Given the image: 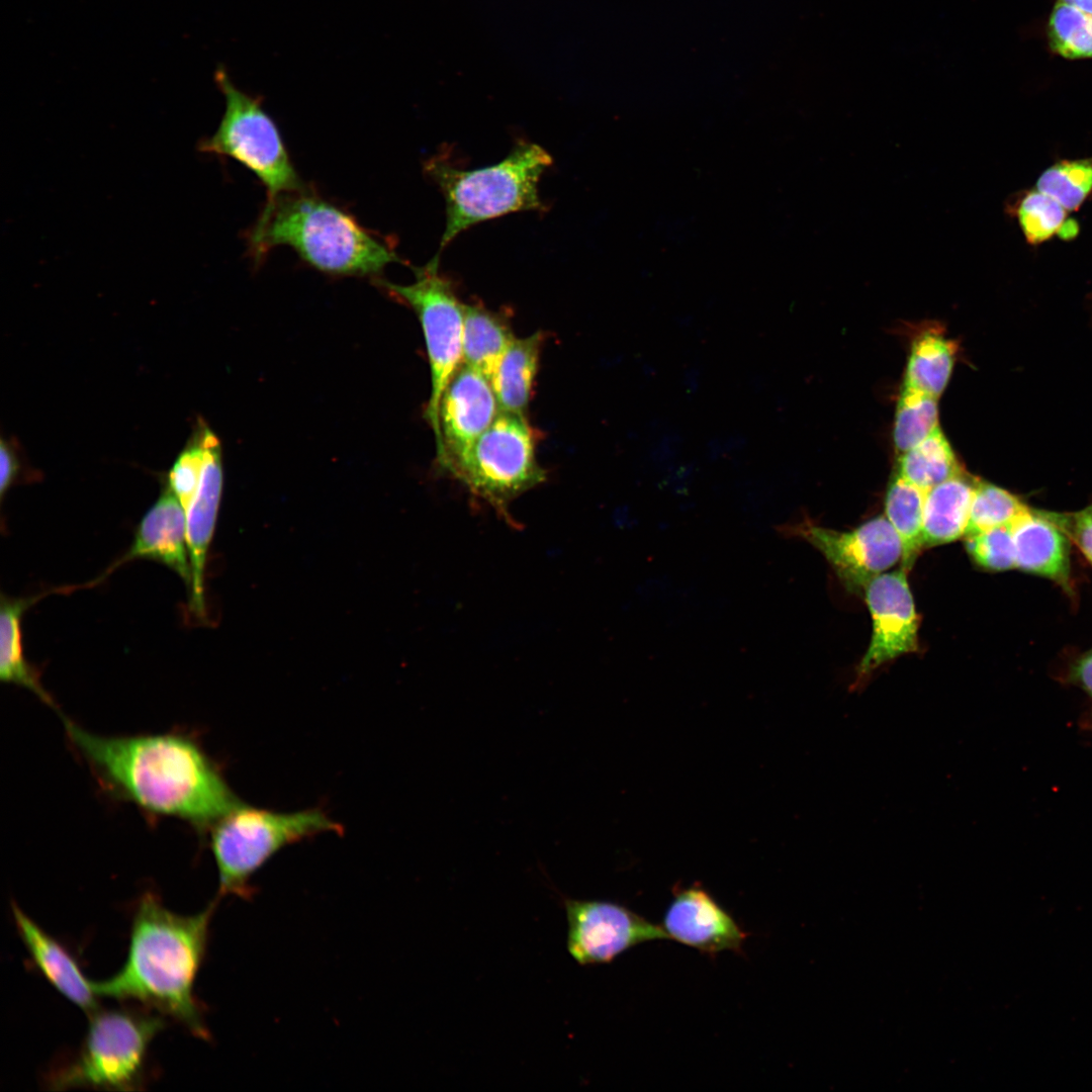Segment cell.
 <instances>
[{
    "mask_svg": "<svg viewBox=\"0 0 1092 1092\" xmlns=\"http://www.w3.org/2000/svg\"><path fill=\"white\" fill-rule=\"evenodd\" d=\"M203 464L204 448L199 424L194 436L178 455L167 477V487L185 512L197 491Z\"/></svg>",
    "mask_w": 1092,
    "mask_h": 1092,
    "instance_id": "32",
    "label": "cell"
},
{
    "mask_svg": "<svg viewBox=\"0 0 1092 1092\" xmlns=\"http://www.w3.org/2000/svg\"><path fill=\"white\" fill-rule=\"evenodd\" d=\"M23 459L18 452V446L11 440L1 439L0 444V496L1 502L6 491L22 478L24 472Z\"/></svg>",
    "mask_w": 1092,
    "mask_h": 1092,
    "instance_id": "34",
    "label": "cell"
},
{
    "mask_svg": "<svg viewBox=\"0 0 1092 1092\" xmlns=\"http://www.w3.org/2000/svg\"><path fill=\"white\" fill-rule=\"evenodd\" d=\"M133 558L153 559L167 565L179 574L190 590L186 514L167 486L141 520L133 542L120 562Z\"/></svg>",
    "mask_w": 1092,
    "mask_h": 1092,
    "instance_id": "17",
    "label": "cell"
},
{
    "mask_svg": "<svg viewBox=\"0 0 1092 1092\" xmlns=\"http://www.w3.org/2000/svg\"><path fill=\"white\" fill-rule=\"evenodd\" d=\"M1036 189L1066 210H1077L1092 192V158L1060 161L1045 169Z\"/></svg>",
    "mask_w": 1092,
    "mask_h": 1092,
    "instance_id": "28",
    "label": "cell"
},
{
    "mask_svg": "<svg viewBox=\"0 0 1092 1092\" xmlns=\"http://www.w3.org/2000/svg\"><path fill=\"white\" fill-rule=\"evenodd\" d=\"M74 747L104 788L155 816L210 828L241 803L202 746L183 733L106 736L69 719Z\"/></svg>",
    "mask_w": 1092,
    "mask_h": 1092,
    "instance_id": "1",
    "label": "cell"
},
{
    "mask_svg": "<svg viewBox=\"0 0 1092 1092\" xmlns=\"http://www.w3.org/2000/svg\"><path fill=\"white\" fill-rule=\"evenodd\" d=\"M1011 531L1015 567L1071 592L1070 540L1063 531L1031 508L1011 524Z\"/></svg>",
    "mask_w": 1092,
    "mask_h": 1092,
    "instance_id": "18",
    "label": "cell"
},
{
    "mask_svg": "<svg viewBox=\"0 0 1092 1092\" xmlns=\"http://www.w3.org/2000/svg\"><path fill=\"white\" fill-rule=\"evenodd\" d=\"M938 429L937 397L904 385L893 430L896 449L904 453Z\"/></svg>",
    "mask_w": 1092,
    "mask_h": 1092,
    "instance_id": "27",
    "label": "cell"
},
{
    "mask_svg": "<svg viewBox=\"0 0 1092 1092\" xmlns=\"http://www.w3.org/2000/svg\"><path fill=\"white\" fill-rule=\"evenodd\" d=\"M551 155L541 146L521 142L496 164L457 168L441 157L425 163L424 170L445 199V231L439 255L459 234L474 224L512 212L541 211L539 181L552 165Z\"/></svg>",
    "mask_w": 1092,
    "mask_h": 1092,
    "instance_id": "4",
    "label": "cell"
},
{
    "mask_svg": "<svg viewBox=\"0 0 1092 1092\" xmlns=\"http://www.w3.org/2000/svg\"><path fill=\"white\" fill-rule=\"evenodd\" d=\"M499 412L489 379L465 365L446 386L439 406L440 467L453 474Z\"/></svg>",
    "mask_w": 1092,
    "mask_h": 1092,
    "instance_id": "13",
    "label": "cell"
},
{
    "mask_svg": "<svg viewBox=\"0 0 1092 1092\" xmlns=\"http://www.w3.org/2000/svg\"><path fill=\"white\" fill-rule=\"evenodd\" d=\"M723 452L722 440L712 439L707 445V455L710 459H717Z\"/></svg>",
    "mask_w": 1092,
    "mask_h": 1092,
    "instance_id": "40",
    "label": "cell"
},
{
    "mask_svg": "<svg viewBox=\"0 0 1092 1092\" xmlns=\"http://www.w3.org/2000/svg\"><path fill=\"white\" fill-rule=\"evenodd\" d=\"M562 903L567 949L581 966L607 964L638 943L669 938L663 927L616 903L566 897Z\"/></svg>",
    "mask_w": 1092,
    "mask_h": 1092,
    "instance_id": "12",
    "label": "cell"
},
{
    "mask_svg": "<svg viewBox=\"0 0 1092 1092\" xmlns=\"http://www.w3.org/2000/svg\"><path fill=\"white\" fill-rule=\"evenodd\" d=\"M966 549L985 569L1003 571L1015 567L1011 524L966 536Z\"/></svg>",
    "mask_w": 1092,
    "mask_h": 1092,
    "instance_id": "31",
    "label": "cell"
},
{
    "mask_svg": "<svg viewBox=\"0 0 1092 1092\" xmlns=\"http://www.w3.org/2000/svg\"><path fill=\"white\" fill-rule=\"evenodd\" d=\"M514 340V334L502 314L478 303L463 304V364L490 379Z\"/></svg>",
    "mask_w": 1092,
    "mask_h": 1092,
    "instance_id": "21",
    "label": "cell"
},
{
    "mask_svg": "<svg viewBox=\"0 0 1092 1092\" xmlns=\"http://www.w3.org/2000/svg\"><path fill=\"white\" fill-rule=\"evenodd\" d=\"M954 362V346L938 332L928 331L912 345L904 385L938 397Z\"/></svg>",
    "mask_w": 1092,
    "mask_h": 1092,
    "instance_id": "24",
    "label": "cell"
},
{
    "mask_svg": "<svg viewBox=\"0 0 1092 1092\" xmlns=\"http://www.w3.org/2000/svg\"><path fill=\"white\" fill-rule=\"evenodd\" d=\"M926 491L897 475L885 498V517L898 535L901 547V567L907 572L924 547L923 507Z\"/></svg>",
    "mask_w": 1092,
    "mask_h": 1092,
    "instance_id": "23",
    "label": "cell"
},
{
    "mask_svg": "<svg viewBox=\"0 0 1092 1092\" xmlns=\"http://www.w3.org/2000/svg\"><path fill=\"white\" fill-rule=\"evenodd\" d=\"M962 473L964 470L939 429L902 453L898 461V475L925 491Z\"/></svg>",
    "mask_w": 1092,
    "mask_h": 1092,
    "instance_id": "26",
    "label": "cell"
},
{
    "mask_svg": "<svg viewBox=\"0 0 1092 1092\" xmlns=\"http://www.w3.org/2000/svg\"><path fill=\"white\" fill-rule=\"evenodd\" d=\"M215 82L224 96L225 110L216 131L202 139L198 150L244 165L266 187L267 201L305 187L261 98L239 89L222 67L215 72Z\"/></svg>",
    "mask_w": 1092,
    "mask_h": 1092,
    "instance_id": "7",
    "label": "cell"
},
{
    "mask_svg": "<svg viewBox=\"0 0 1092 1092\" xmlns=\"http://www.w3.org/2000/svg\"><path fill=\"white\" fill-rule=\"evenodd\" d=\"M1051 50L1066 59L1092 58V16L1056 2L1048 24Z\"/></svg>",
    "mask_w": 1092,
    "mask_h": 1092,
    "instance_id": "30",
    "label": "cell"
},
{
    "mask_svg": "<svg viewBox=\"0 0 1092 1092\" xmlns=\"http://www.w3.org/2000/svg\"><path fill=\"white\" fill-rule=\"evenodd\" d=\"M745 443V438L742 435H730L725 440H722L723 452L730 453L733 451H739L744 447Z\"/></svg>",
    "mask_w": 1092,
    "mask_h": 1092,
    "instance_id": "37",
    "label": "cell"
},
{
    "mask_svg": "<svg viewBox=\"0 0 1092 1092\" xmlns=\"http://www.w3.org/2000/svg\"><path fill=\"white\" fill-rule=\"evenodd\" d=\"M542 340L540 332L515 338L500 358L489 379L499 411L525 416L538 371Z\"/></svg>",
    "mask_w": 1092,
    "mask_h": 1092,
    "instance_id": "20",
    "label": "cell"
},
{
    "mask_svg": "<svg viewBox=\"0 0 1092 1092\" xmlns=\"http://www.w3.org/2000/svg\"><path fill=\"white\" fill-rule=\"evenodd\" d=\"M416 280L408 285L377 280L390 294L417 313L427 347L431 393L425 417L430 424L437 454L441 450L439 406L449 381L462 365L463 304L452 284L439 272V259L414 268Z\"/></svg>",
    "mask_w": 1092,
    "mask_h": 1092,
    "instance_id": "9",
    "label": "cell"
},
{
    "mask_svg": "<svg viewBox=\"0 0 1092 1092\" xmlns=\"http://www.w3.org/2000/svg\"><path fill=\"white\" fill-rule=\"evenodd\" d=\"M13 920L33 964L49 983L88 1016L99 1009L94 982L83 974L73 954L27 916L15 903Z\"/></svg>",
    "mask_w": 1092,
    "mask_h": 1092,
    "instance_id": "16",
    "label": "cell"
},
{
    "mask_svg": "<svg viewBox=\"0 0 1092 1092\" xmlns=\"http://www.w3.org/2000/svg\"><path fill=\"white\" fill-rule=\"evenodd\" d=\"M1028 510L1017 495L977 479L965 536L1010 525Z\"/></svg>",
    "mask_w": 1092,
    "mask_h": 1092,
    "instance_id": "29",
    "label": "cell"
},
{
    "mask_svg": "<svg viewBox=\"0 0 1092 1092\" xmlns=\"http://www.w3.org/2000/svg\"><path fill=\"white\" fill-rule=\"evenodd\" d=\"M669 938L705 952L739 950L745 933L703 889L692 887L675 894L664 917Z\"/></svg>",
    "mask_w": 1092,
    "mask_h": 1092,
    "instance_id": "15",
    "label": "cell"
},
{
    "mask_svg": "<svg viewBox=\"0 0 1092 1092\" xmlns=\"http://www.w3.org/2000/svg\"><path fill=\"white\" fill-rule=\"evenodd\" d=\"M535 448L526 416L499 411L452 476L511 523L510 505L546 479Z\"/></svg>",
    "mask_w": 1092,
    "mask_h": 1092,
    "instance_id": "8",
    "label": "cell"
},
{
    "mask_svg": "<svg viewBox=\"0 0 1092 1092\" xmlns=\"http://www.w3.org/2000/svg\"><path fill=\"white\" fill-rule=\"evenodd\" d=\"M1008 211L1017 218L1022 234L1030 245H1038L1054 236L1072 240L1079 233V224L1068 217V210L1037 189L1022 194L1010 205Z\"/></svg>",
    "mask_w": 1092,
    "mask_h": 1092,
    "instance_id": "25",
    "label": "cell"
},
{
    "mask_svg": "<svg viewBox=\"0 0 1092 1092\" xmlns=\"http://www.w3.org/2000/svg\"><path fill=\"white\" fill-rule=\"evenodd\" d=\"M1040 512L1063 531L1092 564V504L1078 512Z\"/></svg>",
    "mask_w": 1092,
    "mask_h": 1092,
    "instance_id": "33",
    "label": "cell"
},
{
    "mask_svg": "<svg viewBox=\"0 0 1092 1092\" xmlns=\"http://www.w3.org/2000/svg\"><path fill=\"white\" fill-rule=\"evenodd\" d=\"M680 446L681 437L679 434L665 429L659 437H656L654 444L651 446L649 450L650 458L658 465L667 464L679 453Z\"/></svg>",
    "mask_w": 1092,
    "mask_h": 1092,
    "instance_id": "35",
    "label": "cell"
},
{
    "mask_svg": "<svg viewBox=\"0 0 1092 1092\" xmlns=\"http://www.w3.org/2000/svg\"><path fill=\"white\" fill-rule=\"evenodd\" d=\"M217 900L192 915L168 909L152 892L135 907L126 960L112 977L94 982L97 995L136 1001L209 1039L194 984L203 963Z\"/></svg>",
    "mask_w": 1092,
    "mask_h": 1092,
    "instance_id": "2",
    "label": "cell"
},
{
    "mask_svg": "<svg viewBox=\"0 0 1092 1092\" xmlns=\"http://www.w3.org/2000/svg\"><path fill=\"white\" fill-rule=\"evenodd\" d=\"M200 428L204 464L197 491L185 514L186 542L191 568L189 608L196 617L202 619L205 617L204 569L217 520L223 475L219 440L201 422Z\"/></svg>",
    "mask_w": 1092,
    "mask_h": 1092,
    "instance_id": "14",
    "label": "cell"
},
{
    "mask_svg": "<svg viewBox=\"0 0 1092 1092\" xmlns=\"http://www.w3.org/2000/svg\"><path fill=\"white\" fill-rule=\"evenodd\" d=\"M209 829L218 874L217 897H253V876L280 849L342 826L320 809L277 812L240 803Z\"/></svg>",
    "mask_w": 1092,
    "mask_h": 1092,
    "instance_id": "5",
    "label": "cell"
},
{
    "mask_svg": "<svg viewBox=\"0 0 1092 1092\" xmlns=\"http://www.w3.org/2000/svg\"><path fill=\"white\" fill-rule=\"evenodd\" d=\"M246 237L256 263L280 245L291 247L306 264L333 275H377L388 264L401 262L388 239L306 186L266 201Z\"/></svg>",
    "mask_w": 1092,
    "mask_h": 1092,
    "instance_id": "3",
    "label": "cell"
},
{
    "mask_svg": "<svg viewBox=\"0 0 1092 1092\" xmlns=\"http://www.w3.org/2000/svg\"><path fill=\"white\" fill-rule=\"evenodd\" d=\"M1066 678L1068 682L1078 686L1092 698V648L1070 664Z\"/></svg>",
    "mask_w": 1092,
    "mask_h": 1092,
    "instance_id": "36",
    "label": "cell"
},
{
    "mask_svg": "<svg viewBox=\"0 0 1092 1092\" xmlns=\"http://www.w3.org/2000/svg\"><path fill=\"white\" fill-rule=\"evenodd\" d=\"M785 538H799L815 547L842 583L861 590L875 576L901 560V542L885 516L873 518L850 531H837L809 518L776 527Z\"/></svg>",
    "mask_w": 1092,
    "mask_h": 1092,
    "instance_id": "10",
    "label": "cell"
},
{
    "mask_svg": "<svg viewBox=\"0 0 1092 1092\" xmlns=\"http://www.w3.org/2000/svg\"><path fill=\"white\" fill-rule=\"evenodd\" d=\"M31 603V599L1 598L0 679L26 688L46 704L55 706L51 695L40 682L38 670L24 657L21 618Z\"/></svg>",
    "mask_w": 1092,
    "mask_h": 1092,
    "instance_id": "22",
    "label": "cell"
},
{
    "mask_svg": "<svg viewBox=\"0 0 1092 1092\" xmlns=\"http://www.w3.org/2000/svg\"><path fill=\"white\" fill-rule=\"evenodd\" d=\"M1091 726H1092V712H1091Z\"/></svg>",
    "mask_w": 1092,
    "mask_h": 1092,
    "instance_id": "41",
    "label": "cell"
},
{
    "mask_svg": "<svg viewBox=\"0 0 1092 1092\" xmlns=\"http://www.w3.org/2000/svg\"><path fill=\"white\" fill-rule=\"evenodd\" d=\"M164 1026L159 1012L99 1008L89 1015L78 1053L51 1073L50 1088L139 1089L144 1084L150 1045Z\"/></svg>",
    "mask_w": 1092,
    "mask_h": 1092,
    "instance_id": "6",
    "label": "cell"
},
{
    "mask_svg": "<svg viewBox=\"0 0 1092 1092\" xmlns=\"http://www.w3.org/2000/svg\"><path fill=\"white\" fill-rule=\"evenodd\" d=\"M873 624L868 650L860 659L851 690L861 689L875 670L893 659L918 650L919 618L907 571L883 572L864 586Z\"/></svg>",
    "mask_w": 1092,
    "mask_h": 1092,
    "instance_id": "11",
    "label": "cell"
},
{
    "mask_svg": "<svg viewBox=\"0 0 1092 1092\" xmlns=\"http://www.w3.org/2000/svg\"><path fill=\"white\" fill-rule=\"evenodd\" d=\"M1061 3L1072 6L1081 12L1092 16V0H1058Z\"/></svg>",
    "mask_w": 1092,
    "mask_h": 1092,
    "instance_id": "39",
    "label": "cell"
},
{
    "mask_svg": "<svg viewBox=\"0 0 1092 1092\" xmlns=\"http://www.w3.org/2000/svg\"><path fill=\"white\" fill-rule=\"evenodd\" d=\"M977 478L964 473L953 476L925 493L923 507L924 546L950 543L965 536Z\"/></svg>",
    "mask_w": 1092,
    "mask_h": 1092,
    "instance_id": "19",
    "label": "cell"
},
{
    "mask_svg": "<svg viewBox=\"0 0 1092 1092\" xmlns=\"http://www.w3.org/2000/svg\"><path fill=\"white\" fill-rule=\"evenodd\" d=\"M700 372L696 368L688 370L684 382L690 392H695L699 386Z\"/></svg>",
    "mask_w": 1092,
    "mask_h": 1092,
    "instance_id": "38",
    "label": "cell"
}]
</instances>
